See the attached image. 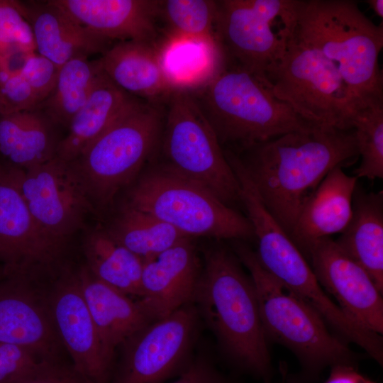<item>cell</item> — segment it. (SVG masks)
<instances>
[{"mask_svg":"<svg viewBox=\"0 0 383 383\" xmlns=\"http://www.w3.org/2000/svg\"><path fill=\"white\" fill-rule=\"evenodd\" d=\"M3 1H4V0H0V4H2Z\"/></svg>","mask_w":383,"mask_h":383,"instance_id":"cell-41","label":"cell"},{"mask_svg":"<svg viewBox=\"0 0 383 383\" xmlns=\"http://www.w3.org/2000/svg\"><path fill=\"white\" fill-rule=\"evenodd\" d=\"M165 163L233 209L242 204L238 180L194 96L174 91L165 105L160 139Z\"/></svg>","mask_w":383,"mask_h":383,"instance_id":"cell-9","label":"cell"},{"mask_svg":"<svg viewBox=\"0 0 383 383\" xmlns=\"http://www.w3.org/2000/svg\"><path fill=\"white\" fill-rule=\"evenodd\" d=\"M192 303L225 353L267 379L271 361L252 281L223 248L205 252Z\"/></svg>","mask_w":383,"mask_h":383,"instance_id":"cell-2","label":"cell"},{"mask_svg":"<svg viewBox=\"0 0 383 383\" xmlns=\"http://www.w3.org/2000/svg\"><path fill=\"white\" fill-rule=\"evenodd\" d=\"M216 3V35L226 60L264 77L294 35L300 0Z\"/></svg>","mask_w":383,"mask_h":383,"instance_id":"cell-10","label":"cell"},{"mask_svg":"<svg viewBox=\"0 0 383 383\" xmlns=\"http://www.w3.org/2000/svg\"><path fill=\"white\" fill-rule=\"evenodd\" d=\"M77 277L103 353L111 363L116 348L152 321L138 300L96 279L88 270Z\"/></svg>","mask_w":383,"mask_h":383,"instance_id":"cell-22","label":"cell"},{"mask_svg":"<svg viewBox=\"0 0 383 383\" xmlns=\"http://www.w3.org/2000/svg\"><path fill=\"white\" fill-rule=\"evenodd\" d=\"M41 360L25 348L0 343V383H9Z\"/></svg>","mask_w":383,"mask_h":383,"instance_id":"cell-35","label":"cell"},{"mask_svg":"<svg viewBox=\"0 0 383 383\" xmlns=\"http://www.w3.org/2000/svg\"><path fill=\"white\" fill-rule=\"evenodd\" d=\"M164 35L217 40V3L211 0H161Z\"/></svg>","mask_w":383,"mask_h":383,"instance_id":"cell-30","label":"cell"},{"mask_svg":"<svg viewBox=\"0 0 383 383\" xmlns=\"http://www.w3.org/2000/svg\"><path fill=\"white\" fill-rule=\"evenodd\" d=\"M4 113H5V109H4V104L1 99H0V115H3Z\"/></svg>","mask_w":383,"mask_h":383,"instance_id":"cell-40","label":"cell"},{"mask_svg":"<svg viewBox=\"0 0 383 383\" xmlns=\"http://www.w3.org/2000/svg\"><path fill=\"white\" fill-rule=\"evenodd\" d=\"M157 46L164 72L174 91L192 93L201 89L226 62L217 40L164 35Z\"/></svg>","mask_w":383,"mask_h":383,"instance_id":"cell-25","label":"cell"},{"mask_svg":"<svg viewBox=\"0 0 383 383\" xmlns=\"http://www.w3.org/2000/svg\"><path fill=\"white\" fill-rule=\"evenodd\" d=\"M360 165L353 173L358 179L383 178V102L356 109L352 118Z\"/></svg>","mask_w":383,"mask_h":383,"instance_id":"cell-31","label":"cell"},{"mask_svg":"<svg viewBox=\"0 0 383 383\" xmlns=\"http://www.w3.org/2000/svg\"><path fill=\"white\" fill-rule=\"evenodd\" d=\"M296 35L333 63L358 106L383 102V26L351 0H300Z\"/></svg>","mask_w":383,"mask_h":383,"instance_id":"cell-3","label":"cell"},{"mask_svg":"<svg viewBox=\"0 0 383 383\" xmlns=\"http://www.w3.org/2000/svg\"><path fill=\"white\" fill-rule=\"evenodd\" d=\"M101 68L97 60L77 57L60 68L55 87L36 109L54 125L68 128L70 121L87 101Z\"/></svg>","mask_w":383,"mask_h":383,"instance_id":"cell-29","label":"cell"},{"mask_svg":"<svg viewBox=\"0 0 383 383\" xmlns=\"http://www.w3.org/2000/svg\"><path fill=\"white\" fill-rule=\"evenodd\" d=\"M18 173L15 180L30 213L49 235L65 244L93 209L79 173L57 156Z\"/></svg>","mask_w":383,"mask_h":383,"instance_id":"cell-11","label":"cell"},{"mask_svg":"<svg viewBox=\"0 0 383 383\" xmlns=\"http://www.w3.org/2000/svg\"><path fill=\"white\" fill-rule=\"evenodd\" d=\"M54 125L39 109L0 115V153L26 170L55 156Z\"/></svg>","mask_w":383,"mask_h":383,"instance_id":"cell-26","label":"cell"},{"mask_svg":"<svg viewBox=\"0 0 383 383\" xmlns=\"http://www.w3.org/2000/svg\"><path fill=\"white\" fill-rule=\"evenodd\" d=\"M48 307L59 339L72 359L74 370L87 383H104L111 363L103 353L78 277L58 282Z\"/></svg>","mask_w":383,"mask_h":383,"instance_id":"cell-15","label":"cell"},{"mask_svg":"<svg viewBox=\"0 0 383 383\" xmlns=\"http://www.w3.org/2000/svg\"><path fill=\"white\" fill-rule=\"evenodd\" d=\"M161 0H51L72 18L109 40L157 43Z\"/></svg>","mask_w":383,"mask_h":383,"instance_id":"cell-17","label":"cell"},{"mask_svg":"<svg viewBox=\"0 0 383 383\" xmlns=\"http://www.w3.org/2000/svg\"><path fill=\"white\" fill-rule=\"evenodd\" d=\"M60 68L46 57L33 53L28 57L19 72L30 86L40 104L53 91Z\"/></svg>","mask_w":383,"mask_h":383,"instance_id":"cell-34","label":"cell"},{"mask_svg":"<svg viewBox=\"0 0 383 383\" xmlns=\"http://www.w3.org/2000/svg\"><path fill=\"white\" fill-rule=\"evenodd\" d=\"M255 290L267 339L289 348L311 372L327 366L354 365L345 342L328 329L321 316L307 303L268 273L255 252L243 244L235 247Z\"/></svg>","mask_w":383,"mask_h":383,"instance_id":"cell-5","label":"cell"},{"mask_svg":"<svg viewBox=\"0 0 383 383\" xmlns=\"http://www.w3.org/2000/svg\"><path fill=\"white\" fill-rule=\"evenodd\" d=\"M273 94L304 119L348 129L358 104L337 70L296 34L281 57L265 72Z\"/></svg>","mask_w":383,"mask_h":383,"instance_id":"cell-8","label":"cell"},{"mask_svg":"<svg viewBox=\"0 0 383 383\" xmlns=\"http://www.w3.org/2000/svg\"><path fill=\"white\" fill-rule=\"evenodd\" d=\"M165 106L136 98L73 162L91 200L107 204L160 144Z\"/></svg>","mask_w":383,"mask_h":383,"instance_id":"cell-7","label":"cell"},{"mask_svg":"<svg viewBox=\"0 0 383 383\" xmlns=\"http://www.w3.org/2000/svg\"><path fill=\"white\" fill-rule=\"evenodd\" d=\"M35 50L32 28L21 11L19 1L4 0L0 4V60Z\"/></svg>","mask_w":383,"mask_h":383,"instance_id":"cell-32","label":"cell"},{"mask_svg":"<svg viewBox=\"0 0 383 383\" xmlns=\"http://www.w3.org/2000/svg\"><path fill=\"white\" fill-rule=\"evenodd\" d=\"M135 99L101 70L87 101L70 121L67 135L60 140L56 156L67 162L75 160Z\"/></svg>","mask_w":383,"mask_h":383,"instance_id":"cell-24","label":"cell"},{"mask_svg":"<svg viewBox=\"0 0 383 383\" xmlns=\"http://www.w3.org/2000/svg\"><path fill=\"white\" fill-rule=\"evenodd\" d=\"M370 8L374 12V13L382 18L383 17V0H368L366 1Z\"/></svg>","mask_w":383,"mask_h":383,"instance_id":"cell-39","label":"cell"},{"mask_svg":"<svg viewBox=\"0 0 383 383\" xmlns=\"http://www.w3.org/2000/svg\"><path fill=\"white\" fill-rule=\"evenodd\" d=\"M326 383H377L360 374L353 365H336L332 367Z\"/></svg>","mask_w":383,"mask_h":383,"instance_id":"cell-38","label":"cell"},{"mask_svg":"<svg viewBox=\"0 0 383 383\" xmlns=\"http://www.w3.org/2000/svg\"><path fill=\"white\" fill-rule=\"evenodd\" d=\"M88 270L100 281L138 299L143 260L118 243L108 231H96L84 246Z\"/></svg>","mask_w":383,"mask_h":383,"instance_id":"cell-27","label":"cell"},{"mask_svg":"<svg viewBox=\"0 0 383 383\" xmlns=\"http://www.w3.org/2000/svg\"><path fill=\"white\" fill-rule=\"evenodd\" d=\"M321 286L339 307L369 330L383 333V300L366 271L331 237L318 240L302 254Z\"/></svg>","mask_w":383,"mask_h":383,"instance_id":"cell-13","label":"cell"},{"mask_svg":"<svg viewBox=\"0 0 383 383\" xmlns=\"http://www.w3.org/2000/svg\"><path fill=\"white\" fill-rule=\"evenodd\" d=\"M1 91H0V99H1ZM1 99H2V98H1Z\"/></svg>","mask_w":383,"mask_h":383,"instance_id":"cell-42","label":"cell"},{"mask_svg":"<svg viewBox=\"0 0 383 383\" xmlns=\"http://www.w3.org/2000/svg\"><path fill=\"white\" fill-rule=\"evenodd\" d=\"M201 268L190 238L143 261L137 300L152 321L192 303Z\"/></svg>","mask_w":383,"mask_h":383,"instance_id":"cell-16","label":"cell"},{"mask_svg":"<svg viewBox=\"0 0 383 383\" xmlns=\"http://www.w3.org/2000/svg\"><path fill=\"white\" fill-rule=\"evenodd\" d=\"M198 313L191 303L152 321L120 346L113 383H162L182 368L192 348Z\"/></svg>","mask_w":383,"mask_h":383,"instance_id":"cell-12","label":"cell"},{"mask_svg":"<svg viewBox=\"0 0 383 383\" xmlns=\"http://www.w3.org/2000/svg\"><path fill=\"white\" fill-rule=\"evenodd\" d=\"M64 245L34 219L15 178L0 182V258L18 280L26 282L51 268Z\"/></svg>","mask_w":383,"mask_h":383,"instance_id":"cell-14","label":"cell"},{"mask_svg":"<svg viewBox=\"0 0 383 383\" xmlns=\"http://www.w3.org/2000/svg\"><path fill=\"white\" fill-rule=\"evenodd\" d=\"M171 383H231L204 357H198Z\"/></svg>","mask_w":383,"mask_h":383,"instance_id":"cell-37","label":"cell"},{"mask_svg":"<svg viewBox=\"0 0 383 383\" xmlns=\"http://www.w3.org/2000/svg\"><path fill=\"white\" fill-rule=\"evenodd\" d=\"M240 153L235 154L262 204L289 235L326 174L359 156L353 128L322 125L285 133Z\"/></svg>","mask_w":383,"mask_h":383,"instance_id":"cell-1","label":"cell"},{"mask_svg":"<svg viewBox=\"0 0 383 383\" xmlns=\"http://www.w3.org/2000/svg\"><path fill=\"white\" fill-rule=\"evenodd\" d=\"M128 205L155 216L189 238L245 239L254 236L247 216L166 164L141 177L131 192Z\"/></svg>","mask_w":383,"mask_h":383,"instance_id":"cell-6","label":"cell"},{"mask_svg":"<svg viewBox=\"0 0 383 383\" xmlns=\"http://www.w3.org/2000/svg\"><path fill=\"white\" fill-rule=\"evenodd\" d=\"M98 62L117 87L149 104L165 106L174 91L164 72L157 43L120 41Z\"/></svg>","mask_w":383,"mask_h":383,"instance_id":"cell-21","label":"cell"},{"mask_svg":"<svg viewBox=\"0 0 383 383\" xmlns=\"http://www.w3.org/2000/svg\"><path fill=\"white\" fill-rule=\"evenodd\" d=\"M357 179L342 166L332 169L302 207L289 235L303 254L313 243L341 233L353 214Z\"/></svg>","mask_w":383,"mask_h":383,"instance_id":"cell-20","label":"cell"},{"mask_svg":"<svg viewBox=\"0 0 383 383\" xmlns=\"http://www.w3.org/2000/svg\"><path fill=\"white\" fill-rule=\"evenodd\" d=\"M108 232L143 261L189 238L171 225L128 204Z\"/></svg>","mask_w":383,"mask_h":383,"instance_id":"cell-28","label":"cell"},{"mask_svg":"<svg viewBox=\"0 0 383 383\" xmlns=\"http://www.w3.org/2000/svg\"><path fill=\"white\" fill-rule=\"evenodd\" d=\"M19 4L32 28L38 54L59 67L74 58L103 55L109 48L111 41L76 22L51 0Z\"/></svg>","mask_w":383,"mask_h":383,"instance_id":"cell-19","label":"cell"},{"mask_svg":"<svg viewBox=\"0 0 383 383\" xmlns=\"http://www.w3.org/2000/svg\"><path fill=\"white\" fill-rule=\"evenodd\" d=\"M9 383H87L74 370L70 371L54 360H41Z\"/></svg>","mask_w":383,"mask_h":383,"instance_id":"cell-36","label":"cell"},{"mask_svg":"<svg viewBox=\"0 0 383 383\" xmlns=\"http://www.w3.org/2000/svg\"><path fill=\"white\" fill-rule=\"evenodd\" d=\"M0 343L51 360L61 344L48 305L21 280L0 285Z\"/></svg>","mask_w":383,"mask_h":383,"instance_id":"cell-18","label":"cell"},{"mask_svg":"<svg viewBox=\"0 0 383 383\" xmlns=\"http://www.w3.org/2000/svg\"><path fill=\"white\" fill-rule=\"evenodd\" d=\"M340 234L335 243L366 271L382 294L383 192H367L357 184L351 218Z\"/></svg>","mask_w":383,"mask_h":383,"instance_id":"cell-23","label":"cell"},{"mask_svg":"<svg viewBox=\"0 0 383 383\" xmlns=\"http://www.w3.org/2000/svg\"><path fill=\"white\" fill-rule=\"evenodd\" d=\"M0 91L5 114L32 111L40 101L19 72L9 74L0 71Z\"/></svg>","mask_w":383,"mask_h":383,"instance_id":"cell-33","label":"cell"},{"mask_svg":"<svg viewBox=\"0 0 383 383\" xmlns=\"http://www.w3.org/2000/svg\"><path fill=\"white\" fill-rule=\"evenodd\" d=\"M191 94L221 147H229L226 150L241 151L289 132L320 126L278 99L265 78L228 61L210 82Z\"/></svg>","mask_w":383,"mask_h":383,"instance_id":"cell-4","label":"cell"}]
</instances>
